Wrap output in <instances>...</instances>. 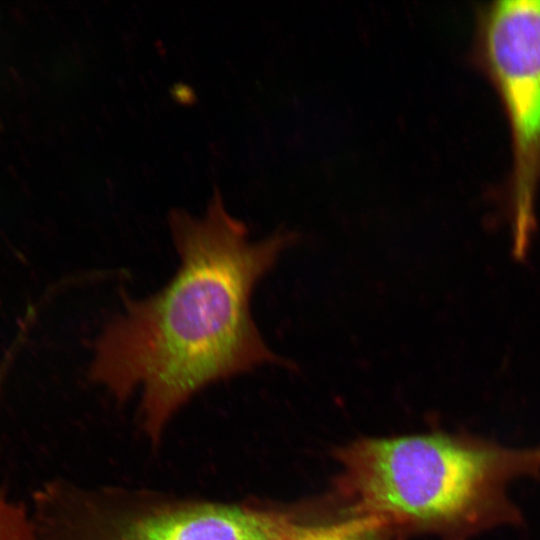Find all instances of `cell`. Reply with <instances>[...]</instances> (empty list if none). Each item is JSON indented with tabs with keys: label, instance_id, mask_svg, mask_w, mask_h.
<instances>
[{
	"label": "cell",
	"instance_id": "obj_5",
	"mask_svg": "<svg viewBox=\"0 0 540 540\" xmlns=\"http://www.w3.org/2000/svg\"><path fill=\"white\" fill-rule=\"evenodd\" d=\"M387 523L373 515L331 523L304 525L290 520L281 540H386Z\"/></svg>",
	"mask_w": 540,
	"mask_h": 540
},
{
	"label": "cell",
	"instance_id": "obj_4",
	"mask_svg": "<svg viewBox=\"0 0 540 540\" xmlns=\"http://www.w3.org/2000/svg\"><path fill=\"white\" fill-rule=\"evenodd\" d=\"M481 49L509 122L513 256L524 260L540 182V0L494 1L484 16Z\"/></svg>",
	"mask_w": 540,
	"mask_h": 540
},
{
	"label": "cell",
	"instance_id": "obj_1",
	"mask_svg": "<svg viewBox=\"0 0 540 540\" xmlns=\"http://www.w3.org/2000/svg\"><path fill=\"white\" fill-rule=\"evenodd\" d=\"M168 223L179 257L156 293L124 297L102 328L89 377L118 401L141 391V426L157 443L174 414L196 393L265 364H285L266 345L250 310L257 282L295 240L277 232L250 241L244 223L214 188L196 217L172 209Z\"/></svg>",
	"mask_w": 540,
	"mask_h": 540
},
{
	"label": "cell",
	"instance_id": "obj_6",
	"mask_svg": "<svg viewBox=\"0 0 540 540\" xmlns=\"http://www.w3.org/2000/svg\"><path fill=\"white\" fill-rule=\"evenodd\" d=\"M0 540H35L30 512L0 489Z\"/></svg>",
	"mask_w": 540,
	"mask_h": 540
},
{
	"label": "cell",
	"instance_id": "obj_3",
	"mask_svg": "<svg viewBox=\"0 0 540 540\" xmlns=\"http://www.w3.org/2000/svg\"><path fill=\"white\" fill-rule=\"evenodd\" d=\"M35 540H281L289 519L244 503L52 480L33 495Z\"/></svg>",
	"mask_w": 540,
	"mask_h": 540
},
{
	"label": "cell",
	"instance_id": "obj_2",
	"mask_svg": "<svg viewBox=\"0 0 540 540\" xmlns=\"http://www.w3.org/2000/svg\"><path fill=\"white\" fill-rule=\"evenodd\" d=\"M340 458L364 514L459 538L520 522L507 486L540 474V447L443 433L360 440Z\"/></svg>",
	"mask_w": 540,
	"mask_h": 540
}]
</instances>
